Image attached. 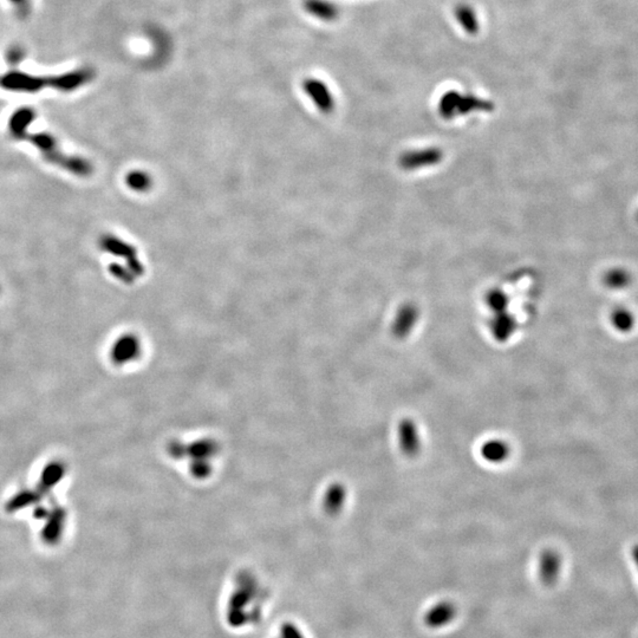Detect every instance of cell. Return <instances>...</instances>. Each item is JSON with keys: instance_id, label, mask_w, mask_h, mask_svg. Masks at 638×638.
Returning <instances> with one entry per match:
<instances>
[{"instance_id": "2e32d148", "label": "cell", "mask_w": 638, "mask_h": 638, "mask_svg": "<svg viewBox=\"0 0 638 638\" xmlns=\"http://www.w3.org/2000/svg\"><path fill=\"white\" fill-rule=\"evenodd\" d=\"M493 109V103L485 101L481 98H477L470 93H460L459 101H457V113L466 114L468 111L474 110H490Z\"/></svg>"}, {"instance_id": "30bf717a", "label": "cell", "mask_w": 638, "mask_h": 638, "mask_svg": "<svg viewBox=\"0 0 638 638\" xmlns=\"http://www.w3.org/2000/svg\"><path fill=\"white\" fill-rule=\"evenodd\" d=\"M304 9L319 21H334L339 17V6L329 0H305Z\"/></svg>"}, {"instance_id": "8992f818", "label": "cell", "mask_w": 638, "mask_h": 638, "mask_svg": "<svg viewBox=\"0 0 638 638\" xmlns=\"http://www.w3.org/2000/svg\"><path fill=\"white\" fill-rule=\"evenodd\" d=\"M0 85L5 89L12 91L34 93L44 87H47V80L27 75L24 72H9L0 80Z\"/></svg>"}, {"instance_id": "4fadbf2b", "label": "cell", "mask_w": 638, "mask_h": 638, "mask_svg": "<svg viewBox=\"0 0 638 638\" xmlns=\"http://www.w3.org/2000/svg\"><path fill=\"white\" fill-rule=\"evenodd\" d=\"M510 446L503 440H490L481 448L482 457L492 464L503 462L510 457Z\"/></svg>"}, {"instance_id": "277c9868", "label": "cell", "mask_w": 638, "mask_h": 638, "mask_svg": "<svg viewBox=\"0 0 638 638\" xmlns=\"http://www.w3.org/2000/svg\"><path fill=\"white\" fill-rule=\"evenodd\" d=\"M303 89L319 111L324 114H330L334 111V95L323 80L318 78H306L303 82Z\"/></svg>"}, {"instance_id": "ba28073f", "label": "cell", "mask_w": 638, "mask_h": 638, "mask_svg": "<svg viewBox=\"0 0 638 638\" xmlns=\"http://www.w3.org/2000/svg\"><path fill=\"white\" fill-rule=\"evenodd\" d=\"M398 440L406 455H416L421 448L419 427L413 420H403L398 427Z\"/></svg>"}, {"instance_id": "52a82bcc", "label": "cell", "mask_w": 638, "mask_h": 638, "mask_svg": "<svg viewBox=\"0 0 638 638\" xmlns=\"http://www.w3.org/2000/svg\"><path fill=\"white\" fill-rule=\"evenodd\" d=\"M562 557L557 551L547 549L539 560V577L545 585H554L562 572Z\"/></svg>"}, {"instance_id": "5b68a950", "label": "cell", "mask_w": 638, "mask_h": 638, "mask_svg": "<svg viewBox=\"0 0 638 638\" xmlns=\"http://www.w3.org/2000/svg\"><path fill=\"white\" fill-rule=\"evenodd\" d=\"M457 616V605L451 600H441L424 613L423 623L431 629H440L451 624Z\"/></svg>"}, {"instance_id": "e0dca14e", "label": "cell", "mask_w": 638, "mask_h": 638, "mask_svg": "<svg viewBox=\"0 0 638 638\" xmlns=\"http://www.w3.org/2000/svg\"><path fill=\"white\" fill-rule=\"evenodd\" d=\"M611 324L619 332H630L635 328V316L626 308H617L611 313Z\"/></svg>"}, {"instance_id": "d6986e66", "label": "cell", "mask_w": 638, "mask_h": 638, "mask_svg": "<svg viewBox=\"0 0 638 638\" xmlns=\"http://www.w3.org/2000/svg\"><path fill=\"white\" fill-rule=\"evenodd\" d=\"M110 275H113L114 278L122 282L124 284H133L135 282L137 278H136L134 273L129 270V267L127 265H121V264H117V262H113L110 264L109 266Z\"/></svg>"}, {"instance_id": "6da1fadb", "label": "cell", "mask_w": 638, "mask_h": 638, "mask_svg": "<svg viewBox=\"0 0 638 638\" xmlns=\"http://www.w3.org/2000/svg\"><path fill=\"white\" fill-rule=\"evenodd\" d=\"M26 140L41 150L43 157L52 165L60 166V168L75 174L77 176H89L93 173V165L89 161L78 157L64 155L57 147V141L54 136L47 133L34 134L26 137Z\"/></svg>"}, {"instance_id": "ffe728a7", "label": "cell", "mask_w": 638, "mask_h": 638, "mask_svg": "<svg viewBox=\"0 0 638 638\" xmlns=\"http://www.w3.org/2000/svg\"><path fill=\"white\" fill-rule=\"evenodd\" d=\"M280 636L282 638H306L304 633L292 622H284L280 626Z\"/></svg>"}, {"instance_id": "603a6c76", "label": "cell", "mask_w": 638, "mask_h": 638, "mask_svg": "<svg viewBox=\"0 0 638 638\" xmlns=\"http://www.w3.org/2000/svg\"><path fill=\"white\" fill-rule=\"evenodd\" d=\"M277 638H282V637H280V636H278V637H277Z\"/></svg>"}, {"instance_id": "9a60e30c", "label": "cell", "mask_w": 638, "mask_h": 638, "mask_svg": "<svg viewBox=\"0 0 638 638\" xmlns=\"http://www.w3.org/2000/svg\"><path fill=\"white\" fill-rule=\"evenodd\" d=\"M633 280V277L630 275L629 271L622 267H616L608 270L604 275V283L608 288L613 290H622L629 286Z\"/></svg>"}, {"instance_id": "9c48e42d", "label": "cell", "mask_w": 638, "mask_h": 638, "mask_svg": "<svg viewBox=\"0 0 638 638\" xmlns=\"http://www.w3.org/2000/svg\"><path fill=\"white\" fill-rule=\"evenodd\" d=\"M93 78V71L91 69H82V70H77L70 73H65L63 76L50 78L47 80V85L54 87L55 89L62 90V91H71V90L78 89L82 85L87 84Z\"/></svg>"}, {"instance_id": "44dd1931", "label": "cell", "mask_w": 638, "mask_h": 638, "mask_svg": "<svg viewBox=\"0 0 638 638\" xmlns=\"http://www.w3.org/2000/svg\"><path fill=\"white\" fill-rule=\"evenodd\" d=\"M9 1H11L13 5H16L17 8H19V9L23 8L24 5L27 4V0H9Z\"/></svg>"}, {"instance_id": "7402d4cb", "label": "cell", "mask_w": 638, "mask_h": 638, "mask_svg": "<svg viewBox=\"0 0 638 638\" xmlns=\"http://www.w3.org/2000/svg\"><path fill=\"white\" fill-rule=\"evenodd\" d=\"M631 554H633V559H634L635 562H636V565H637L638 567V544L637 545H635L634 547H633Z\"/></svg>"}, {"instance_id": "3957f363", "label": "cell", "mask_w": 638, "mask_h": 638, "mask_svg": "<svg viewBox=\"0 0 638 638\" xmlns=\"http://www.w3.org/2000/svg\"><path fill=\"white\" fill-rule=\"evenodd\" d=\"M100 247L106 253L126 259V265L129 267V270L134 273L136 278H140L144 275L146 269H144V262L139 259V253H137L135 246L131 245L121 238L106 234L100 239Z\"/></svg>"}, {"instance_id": "7a4b0ae2", "label": "cell", "mask_w": 638, "mask_h": 638, "mask_svg": "<svg viewBox=\"0 0 638 638\" xmlns=\"http://www.w3.org/2000/svg\"><path fill=\"white\" fill-rule=\"evenodd\" d=\"M255 593L257 589L253 584L249 583L241 584L232 592L226 608V621L229 626L239 629L255 618V611L251 608Z\"/></svg>"}, {"instance_id": "7c38bea8", "label": "cell", "mask_w": 638, "mask_h": 638, "mask_svg": "<svg viewBox=\"0 0 638 638\" xmlns=\"http://www.w3.org/2000/svg\"><path fill=\"white\" fill-rule=\"evenodd\" d=\"M454 14L461 29L465 31L466 34H470V36L478 34L480 30L478 16L470 5L466 4V3L457 4L454 10Z\"/></svg>"}, {"instance_id": "5bb4252c", "label": "cell", "mask_w": 638, "mask_h": 638, "mask_svg": "<svg viewBox=\"0 0 638 638\" xmlns=\"http://www.w3.org/2000/svg\"><path fill=\"white\" fill-rule=\"evenodd\" d=\"M127 186L137 193H147L152 187V178L150 174L144 170H131L126 176Z\"/></svg>"}, {"instance_id": "8fae6325", "label": "cell", "mask_w": 638, "mask_h": 638, "mask_svg": "<svg viewBox=\"0 0 638 638\" xmlns=\"http://www.w3.org/2000/svg\"><path fill=\"white\" fill-rule=\"evenodd\" d=\"M34 119V111L30 108L19 109L11 116L9 121L10 135L16 140H26L27 137V127Z\"/></svg>"}, {"instance_id": "ac0fdd59", "label": "cell", "mask_w": 638, "mask_h": 638, "mask_svg": "<svg viewBox=\"0 0 638 638\" xmlns=\"http://www.w3.org/2000/svg\"><path fill=\"white\" fill-rule=\"evenodd\" d=\"M139 342L134 336H124L119 339L113 348V357L117 361H123L129 356L135 355Z\"/></svg>"}]
</instances>
